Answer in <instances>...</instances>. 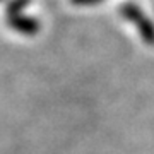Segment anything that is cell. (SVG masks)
Segmentation results:
<instances>
[{
	"mask_svg": "<svg viewBox=\"0 0 154 154\" xmlns=\"http://www.w3.org/2000/svg\"><path fill=\"white\" fill-rule=\"evenodd\" d=\"M120 14L123 19L130 21L135 26V29L139 31V34H140V38H142L144 43L149 45V46H152L154 45V24L144 14L142 9L137 4H134V2H125V4L120 5Z\"/></svg>",
	"mask_w": 154,
	"mask_h": 154,
	"instance_id": "cell-1",
	"label": "cell"
},
{
	"mask_svg": "<svg viewBox=\"0 0 154 154\" xmlns=\"http://www.w3.org/2000/svg\"><path fill=\"white\" fill-rule=\"evenodd\" d=\"M7 26L14 31L21 34H26V36H33L39 31L41 24H39L38 19L34 17H29V16H24V14H19V16H14V17H7Z\"/></svg>",
	"mask_w": 154,
	"mask_h": 154,
	"instance_id": "cell-2",
	"label": "cell"
},
{
	"mask_svg": "<svg viewBox=\"0 0 154 154\" xmlns=\"http://www.w3.org/2000/svg\"><path fill=\"white\" fill-rule=\"evenodd\" d=\"M31 4V0H11L7 4V9H5V14L7 17H14V16H19L22 14V11Z\"/></svg>",
	"mask_w": 154,
	"mask_h": 154,
	"instance_id": "cell-3",
	"label": "cell"
},
{
	"mask_svg": "<svg viewBox=\"0 0 154 154\" xmlns=\"http://www.w3.org/2000/svg\"><path fill=\"white\" fill-rule=\"evenodd\" d=\"M77 5H93V4H98L99 0H72Z\"/></svg>",
	"mask_w": 154,
	"mask_h": 154,
	"instance_id": "cell-4",
	"label": "cell"
},
{
	"mask_svg": "<svg viewBox=\"0 0 154 154\" xmlns=\"http://www.w3.org/2000/svg\"><path fill=\"white\" fill-rule=\"evenodd\" d=\"M0 2H2V0H0Z\"/></svg>",
	"mask_w": 154,
	"mask_h": 154,
	"instance_id": "cell-5",
	"label": "cell"
}]
</instances>
